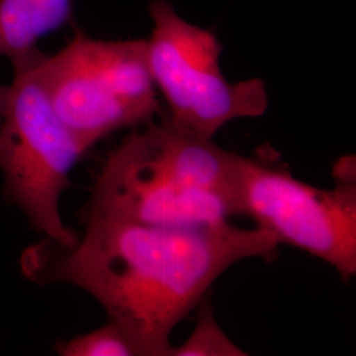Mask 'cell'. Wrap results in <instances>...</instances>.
Here are the masks:
<instances>
[{
	"mask_svg": "<svg viewBox=\"0 0 356 356\" xmlns=\"http://www.w3.org/2000/svg\"><path fill=\"white\" fill-rule=\"evenodd\" d=\"M35 67L54 111L88 151L161 113L145 38L97 40L78 31L64 49L42 54Z\"/></svg>",
	"mask_w": 356,
	"mask_h": 356,
	"instance_id": "obj_3",
	"label": "cell"
},
{
	"mask_svg": "<svg viewBox=\"0 0 356 356\" xmlns=\"http://www.w3.org/2000/svg\"><path fill=\"white\" fill-rule=\"evenodd\" d=\"M6 98H7V86L0 85V122L4 113V106H6Z\"/></svg>",
	"mask_w": 356,
	"mask_h": 356,
	"instance_id": "obj_10",
	"label": "cell"
},
{
	"mask_svg": "<svg viewBox=\"0 0 356 356\" xmlns=\"http://www.w3.org/2000/svg\"><path fill=\"white\" fill-rule=\"evenodd\" d=\"M54 350L61 356H147L141 344L114 319L95 330L58 342Z\"/></svg>",
	"mask_w": 356,
	"mask_h": 356,
	"instance_id": "obj_8",
	"label": "cell"
},
{
	"mask_svg": "<svg viewBox=\"0 0 356 356\" xmlns=\"http://www.w3.org/2000/svg\"><path fill=\"white\" fill-rule=\"evenodd\" d=\"M36 63L13 70L7 86L0 122L3 186L33 229L51 242L72 247L78 235L65 225L60 204L73 168L88 149L54 111Z\"/></svg>",
	"mask_w": 356,
	"mask_h": 356,
	"instance_id": "obj_4",
	"label": "cell"
},
{
	"mask_svg": "<svg viewBox=\"0 0 356 356\" xmlns=\"http://www.w3.org/2000/svg\"><path fill=\"white\" fill-rule=\"evenodd\" d=\"M334 176L335 186L323 189L267 160L243 156L242 216L279 245L318 257L350 281L356 275L355 161L339 160Z\"/></svg>",
	"mask_w": 356,
	"mask_h": 356,
	"instance_id": "obj_6",
	"label": "cell"
},
{
	"mask_svg": "<svg viewBox=\"0 0 356 356\" xmlns=\"http://www.w3.org/2000/svg\"><path fill=\"white\" fill-rule=\"evenodd\" d=\"M195 310L194 330L185 343L173 347L172 356L248 355L243 348L234 343L219 326L209 296L204 297Z\"/></svg>",
	"mask_w": 356,
	"mask_h": 356,
	"instance_id": "obj_9",
	"label": "cell"
},
{
	"mask_svg": "<svg viewBox=\"0 0 356 356\" xmlns=\"http://www.w3.org/2000/svg\"><path fill=\"white\" fill-rule=\"evenodd\" d=\"M74 0H0V57L13 70L35 64L44 54L38 42L67 24Z\"/></svg>",
	"mask_w": 356,
	"mask_h": 356,
	"instance_id": "obj_7",
	"label": "cell"
},
{
	"mask_svg": "<svg viewBox=\"0 0 356 356\" xmlns=\"http://www.w3.org/2000/svg\"><path fill=\"white\" fill-rule=\"evenodd\" d=\"M81 218L85 229L74 245L47 238L32 244L22 254V272L40 285L89 293L147 356H172L170 334L229 267L251 257L272 260L280 247L263 229L229 222L177 229L104 214Z\"/></svg>",
	"mask_w": 356,
	"mask_h": 356,
	"instance_id": "obj_1",
	"label": "cell"
},
{
	"mask_svg": "<svg viewBox=\"0 0 356 356\" xmlns=\"http://www.w3.org/2000/svg\"><path fill=\"white\" fill-rule=\"evenodd\" d=\"M153 28L148 66L168 119L198 136L214 139L235 119L259 118L269 106L260 78L229 82L220 70L222 44L214 33L182 19L168 0H151Z\"/></svg>",
	"mask_w": 356,
	"mask_h": 356,
	"instance_id": "obj_5",
	"label": "cell"
},
{
	"mask_svg": "<svg viewBox=\"0 0 356 356\" xmlns=\"http://www.w3.org/2000/svg\"><path fill=\"white\" fill-rule=\"evenodd\" d=\"M108 154L81 214L160 227H207L242 216V154L173 124L166 115Z\"/></svg>",
	"mask_w": 356,
	"mask_h": 356,
	"instance_id": "obj_2",
	"label": "cell"
}]
</instances>
